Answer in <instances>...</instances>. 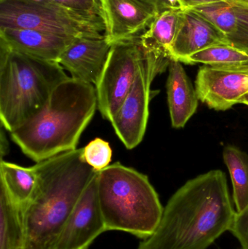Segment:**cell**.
Wrapping results in <instances>:
<instances>
[{"instance_id":"cell-1","label":"cell","mask_w":248,"mask_h":249,"mask_svg":"<svg viewBox=\"0 0 248 249\" xmlns=\"http://www.w3.org/2000/svg\"><path fill=\"white\" fill-rule=\"evenodd\" d=\"M235 214L226 174L213 170L172 196L155 231L137 249H208L231 231Z\"/></svg>"},{"instance_id":"cell-2","label":"cell","mask_w":248,"mask_h":249,"mask_svg":"<svg viewBox=\"0 0 248 249\" xmlns=\"http://www.w3.org/2000/svg\"><path fill=\"white\" fill-rule=\"evenodd\" d=\"M37 185L22 209L25 249H55L80 196L97 174L83 158V148L63 152L33 165Z\"/></svg>"},{"instance_id":"cell-3","label":"cell","mask_w":248,"mask_h":249,"mask_svg":"<svg viewBox=\"0 0 248 249\" xmlns=\"http://www.w3.org/2000/svg\"><path fill=\"white\" fill-rule=\"evenodd\" d=\"M96 109V86L68 77L55 88L46 106L10 136L26 156L41 162L77 149Z\"/></svg>"},{"instance_id":"cell-4","label":"cell","mask_w":248,"mask_h":249,"mask_svg":"<svg viewBox=\"0 0 248 249\" xmlns=\"http://www.w3.org/2000/svg\"><path fill=\"white\" fill-rule=\"evenodd\" d=\"M56 61H47L0 45V120L7 131L37 115L55 88L68 78Z\"/></svg>"},{"instance_id":"cell-5","label":"cell","mask_w":248,"mask_h":249,"mask_svg":"<svg viewBox=\"0 0 248 249\" xmlns=\"http://www.w3.org/2000/svg\"><path fill=\"white\" fill-rule=\"evenodd\" d=\"M97 186L106 232L123 231L141 240L154 232L164 208L147 176L115 162L98 172Z\"/></svg>"},{"instance_id":"cell-6","label":"cell","mask_w":248,"mask_h":249,"mask_svg":"<svg viewBox=\"0 0 248 249\" xmlns=\"http://www.w3.org/2000/svg\"><path fill=\"white\" fill-rule=\"evenodd\" d=\"M28 29L71 37L102 36L104 19L48 0H0V29Z\"/></svg>"},{"instance_id":"cell-7","label":"cell","mask_w":248,"mask_h":249,"mask_svg":"<svg viewBox=\"0 0 248 249\" xmlns=\"http://www.w3.org/2000/svg\"><path fill=\"white\" fill-rule=\"evenodd\" d=\"M147 51L140 36L112 45L96 86L98 109L110 121L131 91Z\"/></svg>"},{"instance_id":"cell-8","label":"cell","mask_w":248,"mask_h":249,"mask_svg":"<svg viewBox=\"0 0 248 249\" xmlns=\"http://www.w3.org/2000/svg\"><path fill=\"white\" fill-rule=\"evenodd\" d=\"M168 66L147 51L131 91L111 119L115 133L127 149L136 147L143 140L149 115L151 83Z\"/></svg>"},{"instance_id":"cell-9","label":"cell","mask_w":248,"mask_h":249,"mask_svg":"<svg viewBox=\"0 0 248 249\" xmlns=\"http://www.w3.org/2000/svg\"><path fill=\"white\" fill-rule=\"evenodd\" d=\"M198 99L211 109L225 111L240 103L248 93V65L213 67L204 65L195 81Z\"/></svg>"},{"instance_id":"cell-10","label":"cell","mask_w":248,"mask_h":249,"mask_svg":"<svg viewBox=\"0 0 248 249\" xmlns=\"http://www.w3.org/2000/svg\"><path fill=\"white\" fill-rule=\"evenodd\" d=\"M97 174L89 183L67 219L55 249H87L106 232L98 196Z\"/></svg>"},{"instance_id":"cell-11","label":"cell","mask_w":248,"mask_h":249,"mask_svg":"<svg viewBox=\"0 0 248 249\" xmlns=\"http://www.w3.org/2000/svg\"><path fill=\"white\" fill-rule=\"evenodd\" d=\"M105 36L112 45L141 36L161 13L147 0H100Z\"/></svg>"},{"instance_id":"cell-12","label":"cell","mask_w":248,"mask_h":249,"mask_svg":"<svg viewBox=\"0 0 248 249\" xmlns=\"http://www.w3.org/2000/svg\"><path fill=\"white\" fill-rule=\"evenodd\" d=\"M112 47L105 35L77 37L61 54L58 63L71 74V78L96 86Z\"/></svg>"},{"instance_id":"cell-13","label":"cell","mask_w":248,"mask_h":249,"mask_svg":"<svg viewBox=\"0 0 248 249\" xmlns=\"http://www.w3.org/2000/svg\"><path fill=\"white\" fill-rule=\"evenodd\" d=\"M75 39L33 29H0L1 46L35 58L56 62Z\"/></svg>"},{"instance_id":"cell-14","label":"cell","mask_w":248,"mask_h":249,"mask_svg":"<svg viewBox=\"0 0 248 249\" xmlns=\"http://www.w3.org/2000/svg\"><path fill=\"white\" fill-rule=\"evenodd\" d=\"M224 44L228 42L222 32L193 10H182L172 48V59L181 61L205 48Z\"/></svg>"},{"instance_id":"cell-15","label":"cell","mask_w":248,"mask_h":249,"mask_svg":"<svg viewBox=\"0 0 248 249\" xmlns=\"http://www.w3.org/2000/svg\"><path fill=\"white\" fill-rule=\"evenodd\" d=\"M168 70L166 86L171 124L175 128H182L196 112L199 100L181 61L172 59Z\"/></svg>"},{"instance_id":"cell-16","label":"cell","mask_w":248,"mask_h":249,"mask_svg":"<svg viewBox=\"0 0 248 249\" xmlns=\"http://www.w3.org/2000/svg\"><path fill=\"white\" fill-rule=\"evenodd\" d=\"M181 8L163 10L153 20L147 31L140 36L146 50L159 60L170 64L172 48L179 29Z\"/></svg>"},{"instance_id":"cell-17","label":"cell","mask_w":248,"mask_h":249,"mask_svg":"<svg viewBox=\"0 0 248 249\" xmlns=\"http://www.w3.org/2000/svg\"><path fill=\"white\" fill-rule=\"evenodd\" d=\"M26 231L22 209L0 182V249H25Z\"/></svg>"},{"instance_id":"cell-18","label":"cell","mask_w":248,"mask_h":249,"mask_svg":"<svg viewBox=\"0 0 248 249\" xmlns=\"http://www.w3.org/2000/svg\"><path fill=\"white\" fill-rule=\"evenodd\" d=\"M0 182L4 184L13 201L23 209L36 190L37 174L33 166L26 168L1 160Z\"/></svg>"},{"instance_id":"cell-19","label":"cell","mask_w":248,"mask_h":249,"mask_svg":"<svg viewBox=\"0 0 248 249\" xmlns=\"http://www.w3.org/2000/svg\"><path fill=\"white\" fill-rule=\"evenodd\" d=\"M223 158L232 182L236 212H241L248 204V154L229 145L224 147Z\"/></svg>"},{"instance_id":"cell-20","label":"cell","mask_w":248,"mask_h":249,"mask_svg":"<svg viewBox=\"0 0 248 249\" xmlns=\"http://www.w3.org/2000/svg\"><path fill=\"white\" fill-rule=\"evenodd\" d=\"M186 64H203L213 67H234L248 65V53L228 44L205 48L181 61Z\"/></svg>"},{"instance_id":"cell-21","label":"cell","mask_w":248,"mask_h":249,"mask_svg":"<svg viewBox=\"0 0 248 249\" xmlns=\"http://www.w3.org/2000/svg\"><path fill=\"white\" fill-rule=\"evenodd\" d=\"M190 10L208 20L226 36L234 33L237 27V16L232 3L230 1L199 6Z\"/></svg>"},{"instance_id":"cell-22","label":"cell","mask_w":248,"mask_h":249,"mask_svg":"<svg viewBox=\"0 0 248 249\" xmlns=\"http://www.w3.org/2000/svg\"><path fill=\"white\" fill-rule=\"evenodd\" d=\"M112 150L110 145L106 141L99 138L92 141L83 148L84 161L97 172L109 166L112 161Z\"/></svg>"},{"instance_id":"cell-23","label":"cell","mask_w":248,"mask_h":249,"mask_svg":"<svg viewBox=\"0 0 248 249\" xmlns=\"http://www.w3.org/2000/svg\"><path fill=\"white\" fill-rule=\"evenodd\" d=\"M231 3L237 16V27L234 33L227 36V40L229 45L248 53V6Z\"/></svg>"},{"instance_id":"cell-24","label":"cell","mask_w":248,"mask_h":249,"mask_svg":"<svg viewBox=\"0 0 248 249\" xmlns=\"http://www.w3.org/2000/svg\"><path fill=\"white\" fill-rule=\"evenodd\" d=\"M230 232L238 240L242 249H248V204L241 212H236Z\"/></svg>"},{"instance_id":"cell-25","label":"cell","mask_w":248,"mask_h":249,"mask_svg":"<svg viewBox=\"0 0 248 249\" xmlns=\"http://www.w3.org/2000/svg\"><path fill=\"white\" fill-rule=\"evenodd\" d=\"M78 11L103 16L100 0H48Z\"/></svg>"},{"instance_id":"cell-26","label":"cell","mask_w":248,"mask_h":249,"mask_svg":"<svg viewBox=\"0 0 248 249\" xmlns=\"http://www.w3.org/2000/svg\"><path fill=\"white\" fill-rule=\"evenodd\" d=\"M229 0H178L179 7L182 10H190L199 6L207 5L217 2H227Z\"/></svg>"},{"instance_id":"cell-27","label":"cell","mask_w":248,"mask_h":249,"mask_svg":"<svg viewBox=\"0 0 248 249\" xmlns=\"http://www.w3.org/2000/svg\"><path fill=\"white\" fill-rule=\"evenodd\" d=\"M157 5L163 12L170 8H180L178 0H147Z\"/></svg>"},{"instance_id":"cell-28","label":"cell","mask_w":248,"mask_h":249,"mask_svg":"<svg viewBox=\"0 0 248 249\" xmlns=\"http://www.w3.org/2000/svg\"><path fill=\"white\" fill-rule=\"evenodd\" d=\"M1 133H0V155L1 160H3L4 156H6L9 152V143L6 138L5 133L4 131V127L1 125Z\"/></svg>"},{"instance_id":"cell-29","label":"cell","mask_w":248,"mask_h":249,"mask_svg":"<svg viewBox=\"0 0 248 249\" xmlns=\"http://www.w3.org/2000/svg\"><path fill=\"white\" fill-rule=\"evenodd\" d=\"M229 1L248 6V0H229Z\"/></svg>"},{"instance_id":"cell-30","label":"cell","mask_w":248,"mask_h":249,"mask_svg":"<svg viewBox=\"0 0 248 249\" xmlns=\"http://www.w3.org/2000/svg\"><path fill=\"white\" fill-rule=\"evenodd\" d=\"M240 103L244 104V105H248V93L242 99V100L240 101Z\"/></svg>"}]
</instances>
